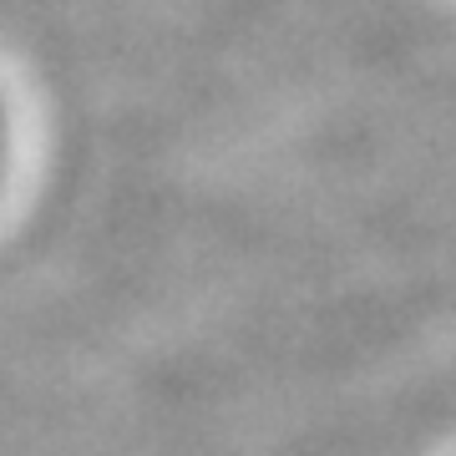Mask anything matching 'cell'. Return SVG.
I'll list each match as a JSON object with an SVG mask.
<instances>
[{"label": "cell", "instance_id": "cell-1", "mask_svg": "<svg viewBox=\"0 0 456 456\" xmlns=\"http://www.w3.org/2000/svg\"><path fill=\"white\" fill-rule=\"evenodd\" d=\"M5 142H11V132H5V112H0V167H5Z\"/></svg>", "mask_w": 456, "mask_h": 456}]
</instances>
